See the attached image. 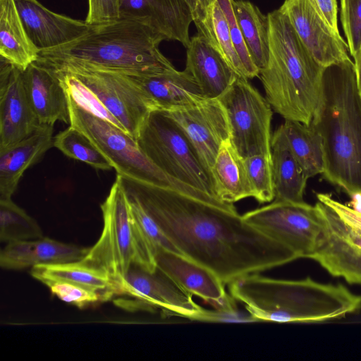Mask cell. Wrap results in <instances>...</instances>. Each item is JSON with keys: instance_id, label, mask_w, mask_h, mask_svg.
I'll use <instances>...</instances> for the list:
<instances>
[{"instance_id": "obj_1", "label": "cell", "mask_w": 361, "mask_h": 361, "mask_svg": "<svg viewBox=\"0 0 361 361\" xmlns=\"http://www.w3.org/2000/svg\"><path fill=\"white\" fill-rule=\"evenodd\" d=\"M180 253L212 271L226 284L298 259L283 245L245 221L233 204L206 201L119 175Z\"/></svg>"}, {"instance_id": "obj_2", "label": "cell", "mask_w": 361, "mask_h": 361, "mask_svg": "<svg viewBox=\"0 0 361 361\" xmlns=\"http://www.w3.org/2000/svg\"><path fill=\"white\" fill-rule=\"evenodd\" d=\"M310 125L324 150V178L348 195L361 192V97L349 59L325 67Z\"/></svg>"}, {"instance_id": "obj_3", "label": "cell", "mask_w": 361, "mask_h": 361, "mask_svg": "<svg viewBox=\"0 0 361 361\" xmlns=\"http://www.w3.org/2000/svg\"><path fill=\"white\" fill-rule=\"evenodd\" d=\"M166 38L148 25L120 18L94 25L81 37L39 51L38 61L48 67L78 66L148 76L175 70L159 46Z\"/></svg>"}, {"instance_id": "obj_4", "label": "cell", "mask_w": 361, "mask_h": 361, "mask_svg": "<svg viewBox=\"0 0 361 361\" xmlns=\"http://www.w3.org/2000/svg\"><path fill=\"white\" fill-rule=\"evenodd\" d=\"M228 286L231 295L245 305L255 322H322L361 309V296L345 286L310 277L284 280L255 273L239 277Z\"/></svg>"}, {"instance_id": "obj_5", "label": "cell", "mask_w": 361, "mask_h": 361, "mask_svg": "<svg viewBox=\"0 0 361 361\" xmlns=\"http://www.w3.org/2000/svg\"><path fill=\"white\" fill-rule=\"evenodd\" d=\"M269 60L259 77L272 109L285 120L310 125L317 107L324 68L279 9L267 14Z\"/></svg>"}, {"instance_id": "obj_6", "label": "cell", "mask_w": 361, "mask_h": 361, "mask_svg": "<svg viewBox=\"0 0 361 361\" xmlns=\"http://www.w3.org/2000/svg\"><path fill=\"white\" fill-rule=\"evenodd\" d=\"M46 66V65H45ZM79 106L136 140L152 102L128 75L78 66L49 67Z\"/></svg>"}, {"instance_id": "obj_7", "label": "cell", "mask_w": 361, "mask_h": 361, "mask_svg": "<svg viewBox=\"0 0 361 361\" xmlns=\"http://www.w3.org/2000/svg\"><path fill=\"white\" fill-rule=\"evenodd\" d=\"M101 210V235L80 261L105 272L114 284L126 276L133 264L154 271L156 251L133 216L118 174Z\"/></svg>"}, {"instance_id": "obj_8", "label": "cell", "mask_w": 361, "mask_h": 361, "mask_svg": "<svg viewBox=\"0 0 361 361\" xmlns=\"http://www.w3.org/2000/svg\"><path fill=\"white\" fill-rule=\"evenodd\" d=\"M67 97L70 126L88 137L109 161L117 174L200 200L215 199L163 172L142 153L135 138L111 122L83 109L69 95Z\"/></svg>"}, {"instance_id": "obj_9", "label": "cell", "mask_w": 361, "mask_h": 361, "mask_svg": "<svg viewBox=\"0 0 361 361\" xmlns=\"http://www.w3.org/2000/svg\"><path fill=\"white\" fill-rule=\"evenodd\" d=\"M136 141L142 153L163 172L215 197L212 179L193 146L164 110L154 109L148 114Z\"/></svg>"}, {"instance_id": "obj_10", "label": "cell", "mask_w": 361, "mask_h": 361, "mask_svg": "<svg viewBox=\"0 0 361 361\" xmlns=\"http://www.w3.org/2000/svg\"><path fill=\"white\" fill-rule=\"evenodd\" d=\"M217 99L225 109L230 140L239 155L245 158L263 154L271 158L273 109L267 99L240 76Z\"/></svg>"}, {"instance_id": "obj_11", "label": "cell", "mask_w": 361, "mask_h": 361, "mask_svg": "<svg viewBox=\"0 0 361 361\" xmlns=\"http://www.w3.org/2000/svg\"><path fill=\"white\" fill-rule=\"evenodd\" d=\"M249 224L293 251L298 258H310L322 233L319 211L305 202L274 200L242 215Z\"/></svg>"}, {"instance_id": "obj_12", "label": "cell", "mask_w": 361, "mask_h": 361, "mask_svg": "<svg viewBox=\"0 0 361 361\" xmlns=\"http://www.w3.org/2000/svg\"><path fill=\"white\" fill-rule=\"evenodd\" d=\"M115 294L126 295L135 300L133 308L152 310L160 307L176 315L198 321L205 309L192 295L157 268L150 271L133 264L126 276L114 283Z\"/></svg>"}, {"instance_id": "obj_13", "label": "cell", "mask_w": 361, "mask_h": 361, "mask_svg": "<svg viewBox=\"0 0 361 361\" xmlns=\"http://www.w3.org/2000/svg\"><path fill=\"white\" fill-rule=\"evenodd\" d=\"M322 233L310 258L330 274L348 283L361 284V232L345 221L331 207L318 202Z\"/></svg>"}, {"instance_id": "obj_14", "label": "cell", "mask_w": 361, "mask_h": 361, "mask_svg": "<svg viewBox=\"0 0 361 361\" xmlns=\"http://www.w3.org/2000/svg\"><path fill=\"white\" fill-rule=\"evenodd\" d=\"M164 111L183 130L212 181V169L219 148L230 139L227 115L219 100L204 98L193 105Z\"/></svg>"}, {"instance_id": "obj_15", "label": "cell", "mask_w": 361, "mask_h": 361, "mask_svg": "<svg viewBox=\"0 0 361 361\" xmlns=\"http://www.w3.org/2000/svg\"><path fill=\"white\" fill-rule=\"evenodd\" d=\"M323 68L350 59L348 44L325 21L312 0H284L279 8Z\"/></svg>"}, {"instance_id": "obj_16", "label": "cell", "mask_w": 361, "mask_h": 361, "mask_svg": "<svg viewBox=\"0 0 361 361\" xmlns=\"http://www.w3.org/2000/svg\"><path fill=\"white\" fill-rule=\"evenodd\" d=\"M39 126L27 97L23 71L1 59L0 151L27 138Z\"/></svg>"}, {"instance_id": "obj_17", "label": "cell", "mask_w": 361, "mask_h": 361, "mask_svg": "<svg viewBox=\"0 0 361 361\" xmlns=\"http://www.w3.org/2000/svg\"><path fill=\"white\" fill-rule=\"evenodd\" d=\"M155 260L157 268L192 295L202 298L216 310L238 312L235 300L226 293L225 284L207 267L163 247L157 249Z\"/></svg>"}, {"instance_id": "obj_18", "label": "cell", "mask_w": 361, "mask_h": 361, "mask_svg": "<svg viewBox=\"0 0 361 361\" xmlns=\"http://www.w3.org/2000/svg\"><path fill=\"white\" fill-rule=\"evenodd\" d=\"M30 40L41 51L68 44L91 28L85 20L50 11L37 0H15Z\"/></svg>"}, {"instance_id": "obj_19", "label": "cell", "mask_w": 361, "mask_h": 361, "mask_svg": "<svg viewBox=\"0 0 361 361\" xmlns=\"http://www.w3.org/2000/svg\"><path fill=\"white\" fill-rule=\"evenodd\" d=\"M140 21L185 48L192 16L185 0H120L119 18Z\"/></svg>"}, {"instance_id": "obj_20", "label": "cell", "mask_w": 361, "mask_h": 361, "mask_svg": "<svg viewBox=\"0 0 361 361\" xmlns=\"http://www.w3.org/2000/svg\"><path fill=\"white\" fill-rule=\"evenodd\" d=\"M27 97L40 125L70 124L66 92L56 73L38 60L23 71Z\"/></svg>"}, {"instance_id": "obj_21", "label": "cell", "mask_w": 361, "mask_h": 361, "mask_svg": "<svg viewBox=\"0 0 361 361\" xmlns=\"http://www.w3.org/2000/svg\"><path fill=\"white\" fill-rule=\"evenodd\" d=\"M187 49L188 71L207 99L219 98L239 76L216 48L197 35L190 38Z\"/></svg>"}, {"instance_id": "obj_22", "label": "cell", "mask_w": 361, "mask_h": 361, "mask_svg": "<svg viewBox=\"0 0 361 361\" xmlns=\"http://www.w3.org/2000/svg\"><path fill=\"white\" fill-rule=\"evenodd\" d=\"M89 248L49 238L7 243L0 252V265L7 270L80 261Z\"/></svg>"}, {"instance_id": "obj_23", "label": "cell", "mask_w": 361, "mask_h": 361, "mask_svg": "<svg viewBox=\"0 0 361 361\" xmlns=\"http://www.w3.org/2000/svg\"><path fill=\"white\" fill-rule=\"evenodd\" d=\"M54 147L53 126L40 125L27 138L0 151V200H10L24 172Z\"/></svg>"}, {"instance_id": "obj_24", "label": "cell", "mask_w": 361, "mask_h": 361, "mask_svg": "<svg viewBox=\"0 0 361 361\" xmlns=\"http://www.w3.org/2000/svg\"><path fill=\"white\" fill-rule=\"evenodd\" d=\"M154 104L156 109L168 110L195 104L204 99L202 91L185 70L148 75H129Z\"/></svg>"}, {"instance_id": "obj_25", "label": "cell", "mask_w": 361, "mask_h": 361, "mask_svg": "<svg viewBox=\"0 0 361 361\" xmlns=\"http://www.w3.org/2000/svg\"><path fill=\"white\" fill-rule=\"evenodd\" d=\"M214 196L219 200L233 204L253 197L243 158L237 152L230 139L221 145L212 169Z\"/></svg>"}, {"instance_id": "obj_26", "label": "cell", "mask_w": 361, "mask_h": 361, "mask_svg": "<svg viewBox=\"0 0 361 361\" xmlns=\"http://www.w3.org/2000/svg\"><path fill=\"white\" fill-rule=\"evenodd\" d=\"M0 55L23 71L39 58V51L27 35L15 0H0Z\"/></svg>"}, {"instance_id": "obj_27", "label": "cell", "mask_w": 361, "mask_h": 361, "mask_svg": "<svg viewBox=\"0 0 361 361\" xmlns=\"http://www.w3.org/2000/svg\"><path fill=\"white\" fill-rule=\"evenodd\" d=\"M271 148L274 200L304 202L308 178L276 130L271 139Z\"/></svg>"}, {"instance_id": "obj_28", "label": "cell", "mask_w": 361, "mask_h": 361, "mask_svg": "<svg viewBox=\"0 0 361 361\" xmlns=\"http://www.w3.org/2000/svg\"><path fill=\"white\" fill-rule=\"evenodd\" d=\"M276 130L307 178L324 171V150L319 134L310 124L285 120Z\"/></svg>"}, {"instance_id": "obj_29", "label": "cell", "mask_w": 361, "mask_h": 361, "mask_svg": "<svg viewBox=\"0 0 361 361\" xmlns=\"http://www.w3.org/2000/svg\"><path fill=\"white\" fill-rule=\"evenodd\" d=\"M232 6L251 58L260 71L269 60L267 16L249 1L232 0Z\"/></svg>"}, {"instance_id": "obj_30", "label": "cell", "mask_w": 361, "mask_h": 361, "mask_svg": "<svg viewBox=\"0 0 361 361\" xmlns=\"http://www.w3.org/2000/svg\"><path fill=\"white\" fill-rule=\"evenodd\" d=\"M31 275L39 281L45 279L65 281L104 293L110 299L115 295L114 284L104 271L81 261L38 265Z\"/></svg>"}, {"instance_id": "obj_31", "label": "cell", "mask_w": 361, "mask_h": 361, "mask_svg": "<svg viewBox=\"0 0 361 361\" xmlns=\"http://www.w3.org/2000/svg\"><path fill=\"white\" fill-rule=\"evenodd\" d=\"M54 147L67 157L100 170L113 168L109 161L81 131L70 126L54 137Z\"/></svg>"}, {"instance_id": "obj_32", "label": "cell", "mask_w": 361, "mask_h": 361, "mask_svg": "<svg viewBox=\"0 0 361 361\" xmlns=\"http://www.w3.org/2000/svg\"><path fill=\"white\" fill-rule=\"evenodd\" d=\"M44 237L37 221L11 200H0V240L7 243Z\"/></svg>"}, {"instance_id": "obj_33", "label": "cell", "mask_w": 361, "mask_h": 361, "mask_svg": "<svg viewBox=\"0 0 361 361\" xmlns=\"http://www.w3.org/2000/svg\"><path fill=\"white\" fill-rule=\"evenodd\" d=\"M243 162L253 198L261 204L273 201L271 158L258 154L243 158Z\"/></svg>"}, {"instance_id": "obj_34", "label": "cell", "mask_w": 361, "mask_h": 361, "mask_svg": "<svg viewBox=\"0 0 361 361\" xmlns=\"http://www.w3.org/2000/svg\"><path fill=\"white\" fill-rule=\"evenodd\" d=\"M212 25L214 47L239 76L247 78L245 69L232 41L227 20L216 0L212 10Z\"/></svg>"}, {"instance_id": "obj_35", "label": "cell", "mask_w": 361, "mask_h": 361, "mask_svg": "<svg viewBox=\"0 0 361 361\" xmlns=\"http://www.w3.org/2000/svg\"><path fill=\"white\" fill-rule=\"evenodd\" d=\"M41 282L49 288L52 295L80 309L109 300L103 293L76 283L54 279H45Z\"/></svg>"}, {"instance_id": "obj_36", "label": "cell", "mask_w": 361, "mask_h": 361, "mask_svg": "<svg viewBox=\"0 0 361 361\" xmlns=\"http://www.w3.org/2000/svg\"><path fill=\"white\" fill-rule=\"evenodd\" d=\"M224 13L235 49L242 62L247 79L259 76V71L254 63L238 24L232 0H216Z\"/></svg>"}, {"instance_id": "obj_37", "label": "cell", "mask_w": 361, "mask_h": 361, "mask_svg": "<svg viewBox=\"0 0 361 361\" xmlns=\"http://www.w3.org/2000/svg\"><path fill=\"white\" fill-rule=\"evenodd\" d=\"M341 20L353 56L361 47V0H341Z\"/></svg>"}, {"instance_id": "obj_38", "label": "cell", "mask_w": 361, "mask_h": 361, "mask_svg": "<svg viewBox=\"0 0 361 361\" xmlns=\"http://www.w3.org/2000/svg\"><path fill=\"white\" fill-rule=\"evenodd\" d=\"M127 197L133 216L155 251L159 247H163L180 253L140 204L128 195Z\"/></svg>"}, {"instance_id": "obj_39", "label": "cell", "mask_w": 361, "mask_h": 361, "mask_svg": "<svg viewBox=\"0 0 361 361\" xmlns=\"http://www.w3.org/2000/svg\"><path fill=\"white\" fill-rule=\"evenodd\" d=\"M191 11L197 35L214 46L212 10L215 0H185Z\"/></svg>"}, {"instance_id": "obj_40", "label": "cell", "mask_w": 361, "mask_h": 361, "mask_svg": "<svg viewBox=\"0 0 361 361\" xmlns=\"http://www.w3.org/2000/svg\"><path fill=\"white\" fill-rule=\"evenodd\" d=\"M88 10L85 21L99 25L119 18L120 0H87Z\"/></svg>"}, {"instance_id": "obj_41", "label": "cell", "mask_w": 361, "mask_h": 361, "mask_svg": "<svg viewBox=\"0 0 361 361\" xmlns=\"http://www.w3.org/2000/svg\"><path fill=\"white\" fill-rule=\"evenodd\" d=\"M318 200L331 207L345 221L361 232V214L350 206L334 200L330 195L317 193Z\"/></svg>"}, {"instance_id": "obj_42", "label": "cell", "mask_w": 361, "mask_h": 361, "mask_svg": "<svg viewBox=\"0 0 361 361\" xmlns=\"http://www.w3.org/2000/svg\"><path fill=\"white\" fill-rule=\"evenodd\" d=\"M319 13L328 25L337 33L338 28V7L336 0H312Z\"/></svg>"}, {"instance_id": "obj_43", "label": "cell", "mask_w": 361, "mask_h": 361, "mask_svg": "<svg viewBox=\"0 0 361 361\" xmlns=\"http://www.w3.org/2000/svg\"><path fill=\"white\" fill-rule=\"evenodd\" d=\"M356 74L357 85L360 95L361 97V47L353 56Z\"/></svg>"}, {"instance_id": "obj_44", "label": "cell", "mask_w": 361, "mask_h": 361, "mask_svg": "<svg viewBox=\"0 0 361 361\" xmlns=\"http://www.w3.org/2000/svg\"><path fill=\"white\" fill-rule=\"evenodd\" d=\"M350 197V207L361 214V192H355Z\"/></svg>"}]
</instances>
